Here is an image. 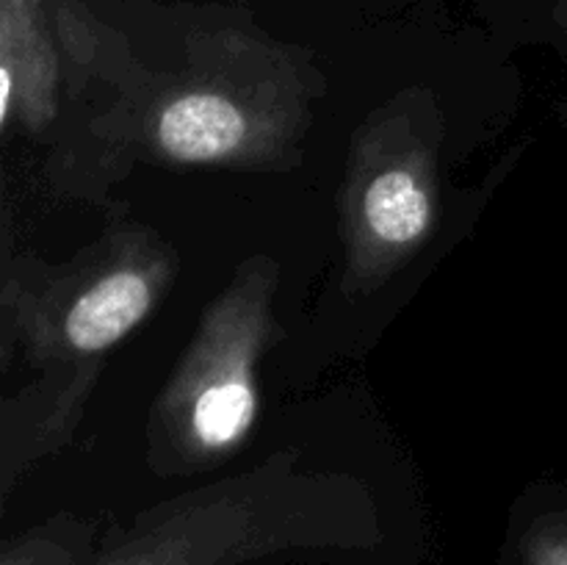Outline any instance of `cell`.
I'll return each instance as SVG.
<instances>
[{"mask_svg":"<svg viewBox=\"0 0 567 565\" xmlns=\"http://www.w3.org/2000/svg\"><path fill=\"white\" fill-rule=\"evenodd\" d=\"M377 541L380 521L360 485L299 474L286 452L247 474L147 510L94 552L89 565H247Z\"/></svg>","mask_w":567,"mask_h":565,"instance_id":"1","label":"cell"},{"mask_svg":"<svg viewBox=\"0 0 567 565\" xmlns=\"http://www.w3.org/2000/svg\"><path fill=\"white\" fill-rule=\"evenodd\" d=\"M277 266L252 258L205 310L155 404L158 465L197 469L236 452L258 421V363L275 332Z\"/></svg>","mask_w":567,"mask_h":565,"instance_id":"2","label":"cell"},{"mask_svg":"<svg viewBox=\"0 0 567 565\" xmlns=\"http://www.w3.org/2000/svg\"><path fill=\"white\" fill-rule=\"evenodd\" d=\"M172 264L153 244L120 242L109 255L53 280L44 297H20L28 347L42 358H92L131 336L158 305Z\"/></svg>","mask_w":567,"mask_h":565,"instance_id":"3","label":"cell"},{"mask_svg":"<svg viewBox=\"0 0 567 565\" xmlns=\"http://www.w3.org/2000/svg\"><path fill=\"white\" fill-rule=\"evenodd\" d=\"M354 260L363 275H377V266H393L413 253L437 216L435 181L421 150L391 153L371 161L352 194Z\"/></svg>","mask_w":567,"mask_h":565,"instance_id":"4","label":"cell"},{"mask_svg":"<svg viewBox=\"0 0 567 565\" xmlns=\"http://www.w3.org/2000/svg\"><path fill=\"white\" fill-rule=\"evenodd\" d=\"M155 153L175 164H225L258 147V116L221 83H194L161 100L150 120Z\"/></svg>","mask_w":567,"mask_h":565,"instance_id":"5","label":"cell"},{"mask_svg":"<svg viewBox=\"0 0 567 565\" xmlns=\"http://www.w3.org/2000/svg\"><path fill=\"white\" fill-rule=\"evenodd\" d=\"M59 59L42 0H0V127L20 116L44 127L55 114Z\"/></svg>","mask_w":567,"mask_h":565,"instance_id":"6","label":"cell"},{"mask_svg":"<svg viewBox=\"0 0 567 565\" xmlns=\"http://www.w3.org/2000/svg\"><path fill=\"white\" fill-rule=\"evenodd\" d=\"M89 537L81 526L42 530L6 546L0 565H89Z\"/></svg>","mask_w":567,"mask_h":565,"instance_id":"7","label":"cell"},{"mask_svg":"<svg viewBox=\"0 0 567 565\" xmlns=\"http://www.w3.org/2000/svg\"><path fill=\"white\" fill-rule=\"evenodd\" d=\"M526 565H567V513L537 518L520 541Z\"/></svg>","mask_w":567,"mask_h":565,"instance_id":"8","label":"cell"},{"mask_svg":"<svg viewBox=\"0 0 567 565\" xmlns=\"http://www.w3.org/2000/svg\"><path fill=\"white\" fill-rule=\"evenodd\" d=\"M551 3H554V17H557V22L567 33V0H551Z\"/></svg>","mask_w":567,"mask_h":565,"instance_id":"9","label":"cell"}]
</instances>
